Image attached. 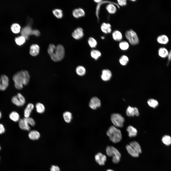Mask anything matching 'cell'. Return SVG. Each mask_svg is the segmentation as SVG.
I'll use <instances>...</instances> for the list:
<instances>
[{"label": "cell", "mask_w": 171, "mask_h": 171, "mask_svg": "<svg viewBox=\"0 0 171 171\" xmlns=\"http://www.w3.org/2000/svg\"><path fill=\"white\" fill-rule=\"evenodd\" d=\"M37 112L38 113L41 114L45 111V108L44 105L42 103H38L36 105Z\"/></svg>", "instance_id": "cell-31"}, {"label": "cell", "mask_w": 171, "mask_h": 171, "mask_svg": "<svg viewBox=\"0 0 171 171\" xmlns=\"http://www.w3.org/2000/svg\"><path fill=\"white\" fill-rule=\"evenodd\" d=\"M106 171H114L110 169H109L107 170Z\"/></svg>", "instance_id": "cell-49"}, {"label": "cell", "mask_w": 171, "mask_h": 171, "mask_svg": "<svg viewBox=\"0 0 171 171\" xmlns=\"http://www.w3.org/2000/svg\"><path fill=\"white\" fill-rule=\"evenodd\" d=\"M110 119L114 126L115 127L120 128L123 127L125 119L120 114L118 113L112 114L111 116Z\"/></svg>", "instance_id": "cell-4"}, {"label": "cell", "mask_w": 171, "mask_h": 171, "mask_svg": "<svg viewBox=\"0 0 171 171\" xmlns=\"http://www.w3.org/2000/svg\"><path fill=\"white\" fill-rule=\"evenodd\" d=\"M114 148L111 146H108L107 147L106 149V152L108 156L111 157L113 156Z\"/></svg>", "instance_id": "cell-35"}, {"label": "cell", "mask_w": 171, "mask_h": 171, "mask_svg": "<svg viewBox=\"0 0 171 171\" xmlns=\"http://www.w3.org/2000/svg\"><path fill=\"white\" fill-rule=\"evenodd\" d=\"M126 130L128 133V135L130 137H134L136 136L137 133L136 129L131 125L129 126Z\"/></svg>", "instance_id": "cell-19"}, {"label": "cell", "mask_w": 171, "mask_h": 171, "mask_svg": "<svg viewBox=\"0 0 171 171\" xmlns=\"http://www.w3.org/2000/svg\"><path fill=\"white\" fill-rule=\"evenodd\" d=\"M136 0H132L131 1H135Z\"/></svg>", "instance_id": "cell-52"}, {"label": "cell", "mask_w": 171, "mask_h": 171, "mask_svg": "<svg viewBox=\"0 0 171 171\" xmlns=\"http://www.w3.org/2000/svg\"><path fill=\"white\" fill-rule=\"evenodd\" d=\"M94 1L95 2L98 3H99L102 1V0H94Z\"/></svg>", "instance_id": "cell-47"}, {"label": "cell", "mask_w": 171, "mask_h": 171, "mask_svg": "<svg viewBox=\"0 0 171 171\" xmlns=\"http://www.w3.org/2000/svg\"><path fill=\"white\" fill-rule=\"evenodd\" d=\"M119 46L121 50H127L128 48L129 44L127 42L123 41L119 43Z\"/></svg>", "instance_id": "cell-38"}, {"label": "cell", "mask_w": 171, "mask_h": 171, "mask_svg": "<svg viewBox=\"0 0 171 171\" xmlns=\"http://www.w3.org/2000/svg\"><path fill=\"white\" fill-rule=\"evenodd\" d=\"M2 117V114L1 112L0 111V119Z\"/></svg>", "instance_id": "cell-48"}, {"label": "cell", "mask_w": 171, "mask_h": 171, "mask_svg": "<svg viewBox=\"0 0 171 171\" xmlns=\"http://www.w3.org/2000/svg\"><path fill=\"white\" fill-rule=\"evenodd\" d=\"M128 61V57L125 55H123L120 58L119 61L121 64L123 65H125Z\"/></svg>", "instance_id": "cell-40"}, {"label": "cell", "mask_w": 171, "mask_h": 171, "mask_svg": "<svg viewBox=\"0 0 171 171\" xmlns=\"http://www.w3.org/2000/svg\"><path fill=\"white\" fill-rule=\"evenodd\" d=\"M63 117L66 122L67 123H70L72 119V115L71 113L69 111L64 112L63 114Z\"/></svg>", "instance_id": "cell-27"}, {"label": "cell", "mask_w": 171, "mask_h": 171, "mask_svg": "<svg viewBox=\"0 0 171 171\" xmlns=\"http://www.w3.org/2000/svg\"><path fill=\"white\" fill-rule=\"evenodd\" d=\"M115 5L117 6L118 8H119V5L115 3H110L107 5L106 8L109 13L114 14L116 12L117 8Z\"/></svg>", "instance_id": "cell-15"}, {"label": "cell", "mask_w": 171, "mask_h": 171, "mask_svg": "<svg viewBox=\"0 0 171 171\" xmlns=\"http://www.w3.org/2000/svg\"><path fill=\"white\" fill-rule=\"evenodd\" d=\"M112 76V73L108 69H105L102 71L101 77L103 80L107 81L110 79Z\"/></svg>", "instance_id": "cell-16"}, {"label": "cell", "mask_w": 171, "mask_h": 171, "mask_svg": "<svg viewBox=\"0 0 171 171\" xmlns=\"http://www.w3.org/2000/svg\"><path fill=\"white\" fill-rule=\"evenodd\" d=\"M48 51L51 59L55 62L61 61L64 56V49L63 46L61 44H58L56 46L53 44H50Z\"/></svg>", "instance_id": "cell-2"}, {"label": "cell", "mask_w": 171, "mask_h": 171, "mask_svg": "<svg viewBox=\"0 0 171 171\" xmlns=\"http://www.w3.org/2000/svg\"><path fill=\"white\" fill-rule=\"evenodd\" d=\"M53 14L57 18H61L63 16V13L62 10L59 9H55L52 11Z\"/></svg>", "instance_id": "cell-37"}, {"label": "cell", "mask_w": 171, "mask_h": 171, "mask_svg": "<svg viewBox=\"0 0 171 171\" xmlns=\"http://www.w3.org/2000/svg\"><path fill=\"white\" fill-rule=\"evenodd\" d=\"M1 147H0V150H1Z\"/></svg>", "instance_id": "cell-53"}, {"label": "cell", "mask_w": 171, "mask_h": 171, "mask_svg": "<svg viewBox=\"0 0 171 171\" xmlns=\"http://www.w3.org/2000/svg\"><path fill=\"white\" fill-rule=\"evenodd\" d=\"M26 39V38L24 36L21 35L16 38H15V41L18 45L21 46L25 43Z\"/></svg>", "instance_id": "cell-33"}, {"label": "cell", "mask_w": 171, "mask_h": 171, "mask_svg": "<svg viewBox=\"0 0 171 171\" xmlns=\"http://www.w3.org/2000/svg\"><path fill=\"white\" fill-rule=\"evenodd\" d=\"M159 55L162 58H165L168 56L169 52L165 48L162 47L158 50Z\"/></svg>", "instance_id": "cell-28"}, {"label": "cell", "mask_w": 171, "mask_h": 171, "mask_svg": "<svg viewBox=\"0 0 171 171\" xmlns=\"http://www.w3.org/2000/svg\"><path fill=\"white\" fill-rule=\"evenodd\" d=\"M120 157H118L113 156L112 157V161L115 164L118 163L120 161Z\"/></svg>", "instance_id": "cell-42"}, {"label": "cell", "mask_w": 171, "mask_h": 171, "mask_svg": "<svg viewBox=\"0 0 171 171\" xmlns=\"http://www.w3.org/2000/svg\"></svg>", "instance_id": "cell-54"}, {"label": "cell", "mask_w": 171, "mask_h": 171, "mask_svg": "<svg viewBox=\"0 0 171 171\" xmlns=\"http://www.w3.org/2000/svg\"><path fill=\"white\" fill-rule=\"evenodd\" d=\"M84 35L83 30L81 28H78L75 29L72 34V37L75 39H79L82 38Z\"/></svg>", "instance_id": "cell-13"}, {"label": "cell", "mask_w": 171, "mask_h": 171, "mask_svg": "<svg viewBox=\"0 0 171 171\" xmlns=\"http://www.w3.org/2000/svg\"><path fill=\"white\" fill-rule=\"evenodd\" d=\"M112 37L116 41H120L122 38V35L121 33L118 30H116L113 32Z\"/></svg>", "instance_id": "cell-26"}, {"label": "cell", "mask_w": 171, "mask_h": 171, "mask_svg": "<svg viewBox=\"0 0 171 171\" xmlns=\"http://www.w3.org/2000/svg\"><path fill=\"white\" fill-rule=\"evenodd\" d=\"M106 134L110 140L114 143H118L122 140L121 131L114 126H111L109 128Z\"/></svg>", "instance_id": "cell-3"}, {"label": "cell", "mask_w": 171, "mask_h": 171, "mask_svg": "<svg viewBox=\"0 0 171 171\" xmlns=\"http://www.w3.org/2000/svg\"><path fill=\"white\" fill-rule=\"evenodd\" d=\"M1 82V78H0V86Z\"/></svg>", "instance_id": "cell-50"}, {"label": "cell", "mask_w": 171, "mask_h": 171, "mask_svg": "<svg viewBox=\"0 0 171 171\" xmlns=\"http://www.w3.org/2000/svg\"><path fill=\"white\" fill-rule=\"evenodd\" d=\"M85 13L84 10L81 8L74 9L73 11L72 14L74 17L76 18L84 16Z\"/></svg>", "instance_id": "cell-18"}, {"label": "cell", "mask_w": 171, "mask_h": 171, "mask_svg": "<svg viewBox=\"0 0 171 171\" xmlns=\"http://www.w3.org/2000/svg\"><path fill=\"white\" fill-rule=\"evenodd\" d=\"M168 56L169 60H170L171 59V50L170 52H169Z\"/></svg>", "instance_id": "cell-46"}, {"label": "cell", "mask_w": 171, "mask_h": 171, "mask_svg": "<svg viewBox=\"0 0 171 171\" xmlns=\"http://www.w3.org/2000/svg\"><path fill=\"white\" fill-rule=\"evenodd\" d=\"M157 40L159 43L163 44L167 43L169 41L168 37L164 34L162 35L158 36L157 38Z\"/></svg>", "instance_id": "cell-25"}, {"label": "cell", "mask_w": 171, "mask_h": 171, "mask_svg": "<svg viewBox=\"0 0 171 171\" xmlns=\"http://www.w3.org/2000/svg\"><path fill=\"white\" fill-rule=\"evenodd\" d=\"M136 152L140 154L142 152L141 147L136 141H133L130 142L129 144Z\"/></svg>", "instance_id": "cell-24"}, {"label": "cell", "mask_w": 171, "mask_h": 171, "mask_svg": "<svg viewBox=\"0 0 171 171\" xmlns=\"http://www.w3.org/2000/svg\"><path fill=\"white\" fill-rule=\"evenodd\" d=\"M59 167L57 166L52 165L50 168V171H60Z\"/></svg>", "instance_id": "cell-45"}, {"label": "cell", "mask_w": 171, "mask_h": 171, "mask_svg": "<svg viewBox=\"0 0 171 171\" xmlns=\"http://www.w3.org/2000/svg\"><path fill=\"white\" fill-rule=\"evenodd\" d=\"M34 108L33 104L31 103L28 104L25 108L24 112V117H29L32 111Z\"/></svg>", "instance_id": "cell-17"}, {"label": "cell", "mask_w": 171, "mask_h": 171, "mask_svg": "<svg viewBox=\"0 0 171 171\" xmlns=\"http://www.w3.org/2000/svg\"><path fill=\"white\" fill-rule=\"evenodd\" d=\"M9 117L11 120L15 122L19 121L20 119L19 114L15 111H12L10 113Z\"/></svg>", "instance_id": "cell-22"}, {"label": "cell", "mask_w": 171, "mask_h": 171, "mask_svg": "<svg viewBox=\"0 0 171 171\" xmlns=\"http://www.w3.org/2000/svg\"><path fill=\"white\" fill-rule=\"evenodd\" d=\"M5 128L4 125L0 123V134L5 133Z\"/></svg>", "instance_id": "cell-44"}, {"label": "cell", "mask_w": 171, "mask_h": 171, "mask_svg": "<svg viewBox=\"0 0 171 171\" xmlns=\"http://www.w3.org/2000/svg\"><path fill=\"white\" fill-rule=\"evenodd\" d=\"M126 149L128 153L132 156L134 157H138L139 154L136 152L129 145L126 146Z\"/></svg>", "instance_id": "cell-23"}, {"label": "cell", "mask_w": 171, "mask_h": 171, "mask_svg": "<svg viewBox=\"0 0 171 171\" xmlns=\"http://www.w3.org/2000/svg\"><path fill=\"white\" fill-rule=\"evenodd\" d=\"M162 141L163 143L167 146L171 144V137L169 135L164 136L162 138Z\"/></svg>", "instance_id": "cell-29"}, {"label": "cell", "mask_w": 171, "mask_h": 171, "mask_svg": "<svg viewBox=\"0 0 171 171\" xmlns=\"http://www.w3.org/2000/svg\"><path fill=\"white\" fill-rule=\"evenodd\" d=\"M21 35L24 36L26 39L28 38L29 35H33V29H32L29 25L24 27L21 31Z\"/></svg>", "instance_id": "cell-8"}, {"label": "cell", "mask_w": 171, "mask_h": 171, "mask_svg": "<svg viewBox=\"0 0 171 171\" xmlns=\"http://www.w3.org/2000/svg\"><path fill=\"white\" fill-rule=\"evenodd\" d=\"M13 79L15 88L17 89L20 90L23 88V85L26 86L28 84L30 76L27 71L22 70L14 74Z\"/></svg>", "instance_id": "cell-1"}, {"label": "cell", "mask_w": 171, "mask_h": 171, "mask_svg": "<svg viewBox=\"0 0 171 171\" xmlns=\"http://www.w3.org/2000/svg\"><path fill=\"white\" fill-rule=\"evenodd\" d=\"M1 82L0 90H5L7 88L9 84V79L8 77L5 75H2L1 77Z\"/></svg>", "instance_id": "cell-9"}, {"label": "cell", "mask_w": 171, "mask_h": 171, "mask_svg": "<svg viewBox=\"0 0 171 171\" xmlns=\"http://www.w3.org/2000/svg\"><path fill=\"white\" fill-rule=\"evenodd\" d=\"M101 105L100 100L96 97H92L89 103V107L91 109L95 110L100 107Z\"/></svg>", "instance_id": "cell-7"}, {"label": "cell", "mask_w": 171, "mask_h": 171, "mask_svg": "<svg viewBox=\"0 0 171 171\" xmlns=\"http://www.w3.org/2000/svg\"><path fill=\"white\" fill-rule=\"evenodd\" d=\"M126 114L129 117L133 116L135 115L138 116L139 115L138 110L137 108L130 106H128L126 109Z\"/></svg>", "instance_id": "cell-10"}, {"label": "cell", "mask_w": 171, "mask_h": 171, "mask_svg": "<svg viewBox=\"0 0 171 171\" xmlns=\"http://www.w3.org/2000/svg\"><path fill=\"white\" fill-rule=\"evenodd\" d=\"M28 136L29 138L31 140H37L40 137V134L38 131L33 130L30 131L29 133Z\"/></svg>", "instance_id": "cell-21"}, {"label": "cell", "mask_w": 171, "mask_h": 171, "mask_svg": "<svg viewBox=\"0 0 171 171\" xmlns=\"http://www.w3.org/2000/svg\"><path fill=\"white\" fill-rule=\"evenodd\" d=\"M147 103L150 107L153 108H156L159 104L158 101L153 99H149L147 101Z\"/></svg>", "instance_id": "cell-30"}, {"label": "cell", "mask_w": 171, "mask_h": 171, "mask_svg": "<svg viewBox=\"0 0 171 171\" xmlns=\"http://www.w3.org/2000/svg\"><path fill=\"white\" fill-rule=\"evenodd\" d=\"M11 29L13 33H17L20 32L21 27L19 24L15 23L12 24L11 27Z\"/></svg>", "instance_id": "cell-32"}, {"label": "cell", "mask_w": 171, "mask_h": 171, "mask_svg": "<svg viewBox=\"0 0 171 171\" xmlns=\"http://www.w3.org/2000/svg\"><path fill=\"white\" fill-rule=\"evenodd\" d=\"M88 43L89 46L92 48H95L97 44L96 40L94 38L91 37L88 39Z\"/></svg>", "instance_id": "cell-39"}, {"label": "cell", "mask_w": 171, "mask_h": 171, "mask_svg": "<svg viewBox=\"0 0 171 171\" xmlns=\"http://www.w3.org/2000/svg\"><path fill=\"white\" fill-rule=\"evenodd\" d=\"M19 128L22 129L29 131L30 127L25 117L20 119L19 121Z\"/></svg>", "instance_id": "cell-12"}, {"label": "cell", "mask_w": 171, "mask_h": 171, "mask_svg": "<svg viewBox=\"0 0 171 171\" xmlns=\"http://www.w3.org/2000/svg\"><path fill=\"white\" fill-rule=\"evenodd\" d=\"M25 118L29 125L32 126H33L35 125V121L32 118L29 117Z\"/></svg>", "instance_id": "cell-41"}, {"label": "cell", "mask_w": 171, "mask_h": 171, "mask_svg": "<svg viewBox=\"0 0 171 171\" xmlns=\"http://www.w3.org/2000/svg\"><path fill=\"white\" fill-rule=\"evenodd\" d=\"M101 29L102 32L105 33H110L112 31L111 25L109 23H102L101 26Z\"/></svg>", "instance_id": "cell-20"}, {"label": "cell", "mask_w": 171, "mask_h": 171, "mask_svg": "<svg viewBox=\"0 0 171 171\" xmlns=\"http://www.w3.org/2000/svg\"><path fill=\"white\" fill-rule=\"evenodd\" d=\"M125 36L129 43L132 45H135L138 44L139 39L136 33L133 30L130 29L125 33Z\"/></svg>", "instance_id": "cell-5"}, {"label": "cell", "mask_w": 171, "mask_h": 171, "mask_svg": "<svg viewBox=\"0 0 171 171\" xmlns=\"http://www.w3.org/2000/svg\"><path fill=\"white\" fill-rule=\"evenodd\" d=\"M101 38L102 39H104V37H101Z\"/></svg>", "instance_id": "cell-51"}, {"label": "cell", "mask_w": 171, "mask_h": 171, "mask_svg": "<svg viewBox=\"0 0 171 171\" xmlns=\"http://www.w3.org/2000/svg\"><path fill=\"white\" fill-rule=\"evenodd\" d=\"M11 100L13 104L18 106H23L25 102L24 97L20 93H18L16 95L13 96Z\"/></svg>", "instance_id": "cell-6"}, {"label": "cell", "mask_w": 171, "mask_h": 171, "mask_svg": "<svg viewBox=\"0 0 171 171\" xmlns=\"http://www.w3.org/2000/svg\"><path fill=\"white\" fill-rule=\"evenodd\" d=\"M40 47L38 45L36 44H33L30 47L29 53L33 56H35L39 53Z\"/></svg>", "instance_id": "cell-14"}, {"label": "cell", "mask_w": 171, "mask_h": 171, "mask_svg": "<svg viewBox=\"0 0 171 171\" xmlns=\"http://www.w3.org/2000/svg\"><path fill=\"white\" fill-rule=\"evenodd\" d=\"M95 159L96 162L99 165H103L106 161L107 158L105 155L101 153H98L95 155Z\"/></svg>", "instance_id": "cell-11"}, {"label": "cell", "mask_w": 171, "mask_h": 171, "mask_svg": "<svg viewBox=\"0 0 171 171\" xmlns=\"http://www.w3.org/2000/svg\"><path fill=\"white\" fill-rule=\"evenodd\" d=\"M76 71L77 74L80 76L84 75L86 72V70L85 68L81 66H78L76 69Z\"/></svg>", "instance_id": "cell-34"}, {"label": "cell", "mask_w": 171, "mask_h": 171, "mask_svg": "<svg viewBox=\"0 0 171 171\" xmlns=\"http://www.w3.org/2000/svg\"><path fill=\"white\" fill-rule=\"evenodd\" d=\"M117 1L118 4L120 6H125L127 4V2L126 0H118Z\"/></svg>", "instance_id": "cell-43"}, {"label": "cell", "mask_w": 171, "mask_h": 171, "mask_svg": "<svg viewBox=\"0 0 171 171\" xmlns=\"http://www.w3.org/2000/svg\"><path fill=\"white\" fill-rule=\"evenodd\" d=\"M91 57L95 59H97L101 55V52L97 50H92L90 53Z\"/></svg>", "instance_id": "cell-36"}]
</instances>
